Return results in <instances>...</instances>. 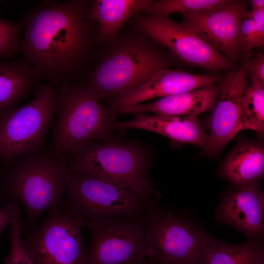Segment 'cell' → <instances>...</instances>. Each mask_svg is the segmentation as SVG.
<instances>
[{
	"label": "cell",
	"instance_id": "cb8c5ba5",
	"mask_svg": "<svg viewBox=\"0 0 264 264\" xmlns=\"http://www.w3.org/2000/svg\"><path fill=\"white\" fill-rule=\"evenodd\" d=\"M226 0H162L154 1L143 12L149 15L168 17L174 13L184 14L206 11L222 5Z\"/></svg>",
	"mask_w": 264,
	"mask_h": 264
},
{
	"label": "cell",
	"instance_id": "e0dca14e",
	"mask_svg": "<svg viewBox=\"0 0 264 264\" xmlns=\"http://www.w3.org/2000/svg\"><path fill=\"white\" fill-rule=\"evenodd\" d=\"M215 84L173 95L148 103L128 107L122 113H144L170 116H197L213 111L219 96V89Z\"/></svg>",
	"mask_w": 264,
	"mask_h": 264
},
{
	"label": "cell",
	"instance_id": "f1b7e54d",
	"mask_svg": "<svg viewBox=\"0 0 264 264\" xmlns=\"http://www.w3.org/2000/svg\"><path fill=\"white\" fill-rule=\"evenodd\" d=\"M252 9V10H260L264 9V0H251L250 1Z\"/></svg>",
	"mask_w": 264,
	"mask_h": 264
},
{
	"label": "cell",
	"instance_id": "9a60e30c",
	"mask_svg": "<svg viewBox=\"0 0 264 264\" xmlns=\"http://www.w3.org/2000/svg\"><path fill=\"white\" fill-rule=\"evenodd\" d=\"M221 80L219 75L196 74L164 68L137 89L110 100L109 109L115 118L124 109L147 100L196 89Z\"/></svg>",
	"mask_w": 264,
	"mask_h": 264
},
{
	"label": "cell",
	"instance_id": "30bf717a",
	"mask_svg": "<svg viewBox=\"0 0 264 264\" xmlns=\"http://www.w3.org/2000/svg\"><path fill=\"white\" fill-rule=\"evenodd\" d=\"M132 27L166 47L174 57L190 66L212 71L230 69L233 62L212 47L184 22L168 17L138 14Z\"/></svg>",
	"mask_w": 264,
	"mask_h": 264
},
{
	"label": "cell",
	"instance_id": "52a82bcc",
	"mask_svg": "<svg viewBox=\"0 0 264 264\" xmlns=\"http://www.w3.org/2000/svg\"><path fill=\"white\" fill-rule=\"evenodd\" d=\"M58 89L38 86L30 103L0 115V160L9 164L17 156L44 147L55 116Z\"/></svg>",
	"mask_w": 264,
	"mask_h": 264
},
{
	"label": "cell",
	"instance_id": "f546056e",
	"mask_svg": "<svg viewBox=\"0 0 264 264\" xmlns=\"http://www.w3.org/2000/svg\"><path fill=\"white\" fill-rule=\"evenodd\" d=\"M142 264H157V263L152 258L147 257V258H146L145 260L143 261Z\"/></svg>",
	"mask_w": 264,
	"mask_h": 264
},
{
	"label": "cell",
	"instance_id": "5bb4252c",
	"mask_svg": "<svg viewBox=\"0 0 264 264\" xmlns=\"http://www.w3.org/2000/svg\"><path fill=\"white\" fill-rule=\"evenodd\" d=\"M258 182L235 187L222 197L215 214L219 223L228 224L250 240L264 234V195Z\"/></svg>",
	"mask_w": 264,
	"mask_h": 264
},
{
	"label": "cell",
	"instance_id": "7a4b0ae2",
	"mask_svg": "<svg viewBox=\"0 0 264 264\" xmlns=\"http://www.w3.org/2000/svg\"><path fill=\"white\" fill-rule=\"evenodd\" d=\"M133 29L120 31L105 44L88 75L86 84L100 99L111 100L132 91L169 65L154 41Z\"/></svg>",
	"mask_w": 264,
	"mask_h": 264
},
{
	"label": "cell",
	"instance_id": "4316f807",
	"mask_svg": "<svg viewBox=\"0 0 264 264\" xmlns=\"http://www.w3.org/2000/svg\"><path fill=\"white\" fill-rule=\"evenodd\" d=\"M243 66L250 79L264 85V55L259 51L256 56L246 59Z\"/></svg>",
	"mask_w": 264,
	"mask_h": 264
},
{
	"label": "cell",
	"instance_id": "7c38bea8",
	"mask_svg": "<svg viewBox=\"0 0 264 264\" xmlns=\"http://www.w3.org/2000/svg\"><path fill=\"white\" fill-rule=\"evenodd\" d=\"M242 66L228 72L218 86L219 99L208 123V134L203 148L206 154L216 156L239 132L243 130L242 98L248 84Z\"/></svg>",
	"mask_w": 264,
	"mask_h": 264
},
{
	"label": "cell",
	"instance_id": "7402d4cb",
	"mask_svg": "<svg viewBox=\"0 0 264 264\" xmlns=\"http://www.w3.org/2000/svg\"><path fill=\"white\" fill-rule=\"evenodd\" d=\"M243 129L262 133L264 130V85L251 81L245 87L242 98Z\"/></svg>",
	"mask_w": 264,
	"mask_h": 264
},
{
	"label": "cell",
	"instance_id": "484cf974",
	"mask_svg": "<svg viewBox=\"0 0 264 264\" xmlns=\"http://www.w3.org/2000/svg\"><path fill=\"white\" fill-rule=\"evenodd\" d=\"M22 29L21 22L0 17V57H9L20 51L19 35Z\"/></svg>",
	"mask_w": 264,
	"mask_h": 264
},
{
	"label": "cell",
	"instance_id": "d4e9b609",
	"mask_svg": "<svg viewBox=\"0 0 264 264\" xmlns=\"http://www.w3.org/2000/svg\"><path fill=\"white\" fill-rule=\"evenodd\" d=\"M10 251L5 258L7 264H32L25 249L22 237V219L14 216L10 221Z\"/></svg>",
	"mask_w": 264,
	"mask_h": 264
},
{
	"label": "cell",
	"instance_id": "1f68e13d",
	"mask_svg": "<svg viewBox=\"0 0 264 264\" xmlns=\"http://www.w3.org/2000/svg\"></svg>",
	"mask_w": 264,
	"mask_h": 264
},
{
	"label": "cell",
	"instance_id": "4fadbf2b",
	"mask_svg": "<svg viewBox=\"0 0 264 264\" xmlns=\"http://www.w3.org/2000/svg\"><path fill=\"white\" fill-rule=\"evenodd\" d=\"M245 0H228L212 10L182 14L183 21L216 50L232 61L241 52L239 34Z\"/></svg>",
	"mask_w": 264,
	"mask_h": 264
},
{
	"label": "cell",
	"instance_id": "2e32d148",
	"mask_svg": "<svg viewBox=\"0 0 264 264\" xmlns=\"http://www.w3.org/2000/svg\"><path fill=\"white\" fill-rule=\"evenodd\" d=\"M135 114L131 120L114 122V129L145 130L158 133L180 144H190L202 148L206 144L207 134L197 116Z\"/></svg>",
	"mask_w": 264,
	"mask_h": 264
},
{
	"label": "cell",
	"instance_id": "5b68a950",
	"mask_svg": "<svg viewBox=\"0 0 264 264\" xmlns=\"http://www.w3.org/2000/svg\"><path fill=\"white\" fill-rule=\"evenodd\" d=\"M70 172L105 179L133 191L149 204L161 194L148 175L149 158L143 148L123 141L93 142L70 156Z\"/></svg>",
	"mask_w": 264,
	"mask_h": 264
},
{
	"label": "cell",
	"instance_id": "603a6c76",
	"mask_svg": "<svg viewBox=\"0 0 264 264\" xmlns=\"http://www.w3.org/2000/svg\"><path fill=\"white\" fill-rule=\"evenodd\" d=\"M241 52L251 56L253 48L264 44V9L246 10L243 15L239 34Z\"/></svg>",
	"mask_w": 264,
	"mask_h": 264
},
{
	"label": "cell",
	"instance_id": "9c48e42d",
	"mask_svg": "<svg viewBox=\"0 0 264 264\" xmlns=\"http://www.w3.org/2000/svg\"><path fill=\"white\" fill-rule=\"evenodd\" d=\"M143 216L80 218L90 235L81 264H142L148 257Z\"/></svg>",
	"mask_w": 264,
	"mask_h": 264
},
{
	"label": "cell",
	"instance_id": "ffe728a7",
	"mask_svg": "<svg viewBox=\"0 0 264 264\" xmlns=\"http://www.w3.org/2000/svg\"><path fill=\"white\" fill-rule=\"evenodd\" d=\"M39 79L24 59L0 62V115L14 109L32 90Z\"/></svg>",
	"mask_w": 264,
	"mask_h": 264
},
{
	"label": "cell",
	"instance_id": "ac0fdd59",
	"mask_svg": "<svg viewBox=\"0 0 264 264\" xmlns=\"http://www.w3.org/2000/svg\"><path fill=\"white\" fill-rule=\"evenodd\" d=\"M152 0H95L92 1L90 14L96 25L98 45L112 40L125 24L143 13Z\"/></svg>",
	"mask_w": 264,
	"mask_h": 264
},
{
	"label": "cell",
	"instance_id": "8fae6325",
	"mask_svg": "<svg viewBox=\"0 0 264 264\" xmlns=\"http://www.w3.org/2000/svg\"><path fill=\"white\" fill-rule=\"evenodd\" d=\"M80 218L59 208L23 239L32 264H81L85 250Z\"/></svg>",
	"mask_w": 264,
	"mask_h": 264
},
{
	"label": "cell",
	"instance_id": "277c9868",
	"mask_svg": "<svg viewBox=\"0 0 264 264\" xmlns=\"http://www.w3.org/2000/svg\"><path fill=\"white\" fill-rule=\"evenodd\" d=\"M86 84L68 85L58 89L50 150L68 158L90 143L112 134L114 117Z\"/></svg>",
	"mask_w": 264,
	"mask_h": 264
},
{
	"label": "cell",
	"instance_id": "8992f818",
	"mask_svg": "<svg viewBox=\"0 0 264 264\" xmlns=\"http://www.w3.org/2000/svg\"><path fill=\"white\" fill-rule=\"evenodd\" d=\"M143 218L148 257L157 263L201 264L213 238L194 219L158 203L150 205Z\"/></svg>",
	"mask_w": 264,
	"mask_h": 264
},
{
	"label": "cell",
	"instance_id": "6da1fadb",
	"mask_svg": "<svg viewBox=\"0 0 264 264\" xmlns=\"http://www.w3.org/2000/svg\"><path fill=\"white\" fill-rule=\"evenodd\" d=\"M91 2L44 1L29 10L21 22L20 51L40 79L57 88L72 84L95 54L98 44Z\"/></svg>",
	"mask_w": 264,
	"mask_h": 264
},
{
	"label": "cell",
	"instance_id": "4dcf8cb0",
	"mask_svg": "<svg viewBox=\"0 0 264 264\" xmlns=\"http://www.w3.org/2000/svg\"><path fill=\"white\" fill-rule=\"evenodd\" d=\"M157 264H172L168 263H165V262H161V263H157Z\"/></svg>",
	"mask_w": 264,
	"mask_h": 264
},
{
	"label": "cell",
	"instance_id": "ba28073f",
	"mask_svg": "<svg viewBox=\"0 0 264 264\" xmlns=\"http://www.w3.org/2000/svg\"><path fill=\"white\" fill-rule=\"evenodd\" d=\"M150 205L131 190L105 179L70 172L66 181V210L83 219L139 217Z\"/></svg>",
	"mask_w": 264,
	"mask_h": 264
},
{
	"label": "cell",
	"instance_id": "44dd1931",
	"mask_svg": "<svg viewBox=\"0 0 264 264\" xmlns=\"http://www.w3.org/2000/svg\"><path fill=\"white\" fill-rule=\"evenodd\" d=\"M201 264H264L262 239L234 244L213 238Z\"/></svg>",
	"mask_w": 264,
	"mask_h": 264
},
{
	"label": "cell",
	"instance_id": "d6986e66",
	"mask_svg": "<svg viewBox=\"0 0 264 264\" xmlns=\"http://www.w3.org/2000/svg\"><path fill=\"white\" fill-rule=\"evenodd\" d=\"M220 173L235 187L259 182L264 174L263 147L246 140L238 143L223 163Z\"/></svg>",
	"mask_w": 264,
	"mask_h": 264
},
{
	"label": "cell",
	"instance_id": "3957f363",
	"mask_svg": "<svg viewBox=\"0 0 264 264\" xmlns=\"http://www.w3.org/2000/svg\"><path fill=\"white\" fill-rule=\"evenodd\" d=\"M10 164L6 191L12 201L24 206L28 225L36 222L44 211L59 208L70 173L67 157L44 147L17 156Z\"/></svg>",
	"mask_w": 264,
	"mask_h": 264
},
{
	"label": "cell",
	"instance_id": "83f0119b",
	"mask_svg": "<svg viewBox=\"0 0 264 264\" xmlns=\"http://www.w3.org/2000/svg\"><path fill=\"white\" fill-rule=\"evenodd\" d=\"M10 222V214L5 206L0 208V234L7 225Z\"/></svg>",
	"mask_w": 264,
	"mask_h": 264
}]
</instances>
